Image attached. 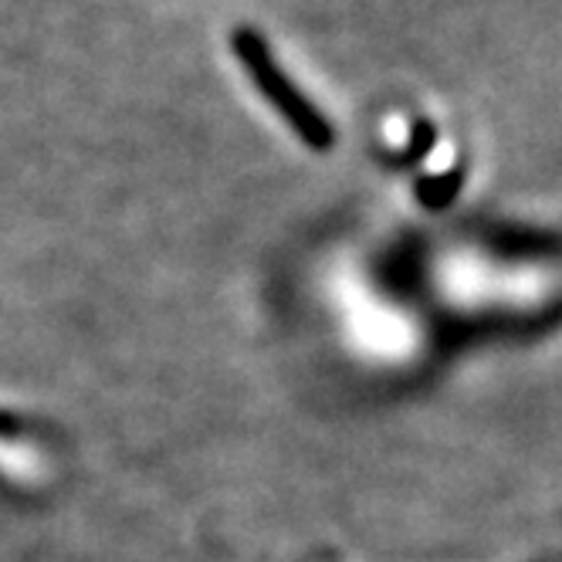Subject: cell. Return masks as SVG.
Segmentation results:
<instances>
[{
    "label": "cell",
    "mask_w": 562,
    "mask_h": 562,
    "mask_svg": "<svg viewBox=\"0 0 562 562\" xmlns=\"http://www.w3.org/2000/svg\"><path fill=\"white\" fill-rule=\"evenodd\" d=\"M234 52H237L240 65H245L248 78L258 86V92L268 99V105L285 119V123L292 126V133L305 146H312L318 153L333 149L336 133L329 126V119L323 115V109H318L315 102L305 99V92L285 75V68L271 58L268 42L258 31H248V27L234 31Z\"/></svg>",
    "instance_id": "obj_1"
},
{
    "label": "cell",
    "mask_w": 562,
    "mask_h": 562,
    "mask_svg": "<svg viewBox=\"0 0 562 562\" xmlns=\"http://www.w3.org/2000/svg\"><path fill=\"white\" fill-rule=\"evenodd\" d=\"M0 474L31 485V481H42L45 458L37 454L34 448L21 445V440H14V437H0Z\"/></svg>",
    "instance_id": "obj_2"
}]
</instances>
